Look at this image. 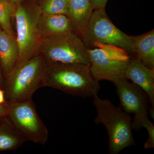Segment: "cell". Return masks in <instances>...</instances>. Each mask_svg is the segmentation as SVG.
I'll use <instances>...</instances> for the list:
<instances>
[{
  "label": "cell",
  "instance_id": "obj_1",
  "mask_svg": "<svg viewBox=\"0 0 154 154\" xmlns=\"http://www.w3.org/2000/svg\"><path fill=\"white\" fill-rule=\"evenodd\" d=\"M44 87L83 98L98 95L100 89L99 82L91 74L90 65L48 62L43 79Z\"/></svg>",
  "mask_w": 154,
  "mask_h": 154
},
{
  "label": "cell",
  "instance_id": "obj_2",
  "mask_svg": "<svg viewBox=\"0 0 154 154\" xmlns=\"http://www.w3.org/2000/svg\"><path fill=\"white\" fill-rule=\"evenodd\" d=\"M47 63L41 53L18 63L5 79L6 102L9 104L32 99L34 93L43 87Z\"/></svg>",
  "mask_w": 154,
  "mask_h": 154
},
{
  "label": "cell",
  "instance_id": "obj_3",
  "mask_svg": "<svg viewBox=\"0 0 154 154\" xmlns=\"http://www.w3.org/2000/svg\"><path fill=\"white\" fill-rule=\"evenodd\" d=\"M93 103L96 110L94 122L102 124L106 128L109 153L117 154L134 145L130 115L120 107H116L110 100L101 99L98 95L93 97Z\"/></svg>",
  "mask_w": 154,
  "mask_h": 154
},
{
  "label": "cell",
  "instance_id": "obj_4",
  "mask_svg": "<svg viewBox=\"0 0 154 154\" xmlns=\"http://www.w3.org/2000/svg\"><path fill=\"white\" fill-rule=\"evenodd\" d=\"M87 51L91 74L96 81L113 82L126 79L131 55L124 49L112 45L96 43Z\"/></svg>",
  "mask_w": 154,
  "mask_h": 154
},
{
  "label": "cell",
  "instance_id": "obj_5",
  "mask_svg": "<svg viewBox=\"0 0 154 154\" xmlns=\"http://www.w3.org/2000/svg\"><path fill=\"white\" fill-rule=\"evenodd\" d=\"M41 14L34 0H23L17 6L14 19L20 54L18 63L40 53L42 39L38 23Z\"/></svg>",
  "mask_w": 154,
  "mask_h": 154
},
{
  "label": "cell",
  "instance_id": "obj_6",
  "mask_svg": "<svg viewBox=\"0 0 154 154\" xmlns=\"http://www.w3.org/2000/svg\"><path fill=\"white\" fill-rule=\"evenodd\" d=\"M82 39L87 48L96 43H105L121 48L130 55L134 54L131 36L123 33L112 23L105 8L94 10Z\"/></svg>",
  "mask_w": 154,
  "mask_h": 154
},
{
  "label": "cell",
  "instance_id": "obj_7",
  "mask_svg": "<svg viewBox=\"0 0 154 154\" xmlns=\"http://www.w3.org/2000/svg\"><path fill=\"white\" fill-rule=\"evenodd\" d=\"M40 53L48 63L90 65L87 48L75 32L44 38Z\"/></svg>",
  "mask_w": 154,
  "mask_h": 154
},
{
  "label": "cell",
  "instance_id": "obj_8",
  "mask_svg": "<svg viewBox=\"0 0 154 154\" xmlns=\"http://www.w3.org/2000/svg\"><path fill=\"white\" fill-rule=\"evenodd\" d=\"M8 105V112L5 118L25 141L45 145L49 134L38 116L32 99Z\"/></svg>",
  "mask_w": 154,
  "mask_h": 154
},
{
  "label": "cell",
  "instance_id": "obj_9",
  "mask_svg": "<svg viewBox=\"0 0 154 154\" xmlns=\"http://www.w3.org/2000/svg\"><path fill=\"white\" fill-rule=\"evenodd\" d=\"M116 89L120 107L128 114H134L131 122L132 130H139L144 119L148 117V96L139 87L126 79H121L112 82Z\"/></svg>",
  "mask_w": 154,
  "mask_h": 154
},
{
  "label": "cell",
  "instance_id": "obj_10",
  "mask_svg": "<svg viewBox=\"0 0 154 154\" xmlns=\"http://www.w3.org/2000/svg\"><path fill=\"white\" fill-rule=\"evenodd\" d=\"M125 78L145 92L151 105L149 109L154 111V69L146 66L131 55Z\"/></svg>",
  "mask_w": 154,
  "mask_h": 154
},
{
  "label": "cell",
  "instance_id": "obj_11",
  "mask_svg": "<svg viewBox=\"0 0 154 154\" xmlns=\"http://www.w3.org/2000/svg\"><path fill=\"white\" fill-rule=\"evenodd\" d=\"M39 33L45 38L75 32L71 21L63 14L48 15L42 14L38 23Z\"/></svg>",
  "mask_w": 154,
  "mask_h": 154
},
{
  "label": "cell",
  "instance_id": "obj_12",
  "mask_svg": "<svg viewBox=\"0 0 154 154\" xmlns=\"http://www.w3.org/2000/svg\"><path fill=\"white\" fill-rule=\"evenodd\" d=\"M19 49L17 38L0 29V67L5 79L17 65L19 59Z\"/></svg>",
  "mask_w": 154,
  "mask_h": 154
},
{
  "label": "cell",
  "instance_id": "obj_13",
  "mask_svg": "<svg viewBox=\"0 0 154 154\" xmlns=\"http://www.w3.org/2000/svg\"><path fill=\"white\" fill-rule=\"evenodd\" d=\"M94 10L91 0H69L66 16L71 21L75 33L81 39Z\"/></svg>",
  "mask_w": 154,
  "mask_h": 154
},
{
  "label": "cell",
  "instance_id": "obj_14",
  "mask_svg": "<svg viewBox=\"0 0 154 154\" xmlns=\"http://www.w3.org/2000/svg\"><path fill=\"white\" fill-rule=\"evenodd\" d=\"M133 41V56L154 69V30L137 36H131Z\"/></svg>",
  "mask_w": 154,
  "mask_h": 154
},
{
  "label": "cell",
  "instance_id": "obj_15",
  "mask_svg": "<svg viewBox=\"0 0 154 154\" xmlns=\"http://www.w3.org/2000/svg\"><path fill=\"white\" fill-rule=\"evenodd\" d=\"M5 119L6 123L0 124V151L17 149L26 141Z\"/></svg>",
  "mask_w": 154,
  "mask_h": 154
},
{
  "label": "cell",
  "instance_id": "obj_16",
  "mask_svg": "<svg viewBox=\"0 0 154 154\" xmlns=\"http://www.w3.org/2000/svg\"><path fill=\"white\" fill-rule=\"evenodd\" d=\"M16 9L6 0H0V27L4 31L13 38H17L16 33L12 27Z\"/></svg>",
  "mask_w": 154,
  "mask_h": 154
},
{
  "label": "cell",
  "instance_id": "obj_17",
  "mask_svg": "<svg viewBox=\"0 0 154 154\" xmlns=\"http://www.w3.org/2000/svg\"><path fill=\"white\" fill-rule=\"evenodd\" d=\"M41 10L42 14L54 15L63 14L66 16L69 0H34Z\"/></svg>",
  "mask_w": 154,
  "mask_h": 154
},
{
  "label": "cell",
  "instance_id": "obj_18",
  "mask_svg": "<svg viewBox=\"0 0 154 154\" xmlns=\"http://www.w3.org/2000/svg\"><path fill=\"white\" fill-rule=\"evenodd\" d=\"M142 127L146 129L148 134V138L144 145L145 149L154 148V126L153 123L149 120L148 117L144 120Z\"/></svg>",
  "mask_w": 154,
  "mask_h": 154
},
{
  "label": "cell",
  "instance_id": "obj_19",
  "mask_svg": "<svg viewBox=\"0 0 154 154\" xmlns=\"http://www.w3.org/2000/svg\"><path fill=\"white\" fill-rule=\"evenodd\" d=\"M94 10L99 8H105L108 0H91Z\"/></svg>",
  "mask_w": 154,
  "mask_h": 154
},
{
  "label": "cell",
  "instance_id": "obj_20",
  "mask_svg": "<svg viewBox=\"0 0 154 154\" xmlns=\"http://www.w3.org/2000/svg\"><path fill=\"white\" fill-rule=\"evenodd\" d=\"M9 105L7 103L0 105V119L5 117L8 114Z\"/></svg>",
  "mask_w": 154,
  "mask_h": 154
},
{
  "label": "cell",
  "instance_id": "obj_21",
  "mask_svg": "<svg viewBox=\"0 0 154 154\" xmlns=\"http://www.w3.org/2000/svg\"><path fill=\"white\" fill-rule=\"evenodd\" d=\"M7 103L5 98V91L0 88V105Z\"/></svg>",
  "mask_w": 154,
  "mask_h": 154
},
{
  "label": "cell",
  "instance_id": "obj_22",
  "mask_svg": "<svg viewBox=\"0 0 154 154\" xmlns=\"http://www.w3.org/2000/svg\"><path fill=\"white\" fill-rule=\"evenodd\" d=\"M7 2H8L10 4H11L12 5L17 8V6L19 5L20 3L22 2L23 0H6Z\"/></svg>",
  "mask_w": 154,
  "mask_h": 154
},
{
  "label": "cell",
  "instance_id": "obj_23",
  "mask_svg": "<svg viewBox=\"0 0 154 154\" xmlns=\"http://www.w3.org/2000/svg\"><path fill=\"white\" fill-rule=\"evenodd\" d=\"M5 79L3 75L2 72L0 67V87H2L4 84H5Z\"/></svg>",
  "mask_w": 154,
  "mask_h": 154
},
{
  "label": "cell",
  "instance_id": "obj_24",
  "mask_svg": "<svg viewBox=\"0 0 154 154\" xmlns=\"http://www.w3.org/2000/svg\"><path fill=\"white\" fill-rule=\"evenodd\" d=\"M1 27H0V29H1Z\"/></svg>",
  "mask_w": 154,
  "mask_h": 154
}]
</instances>
